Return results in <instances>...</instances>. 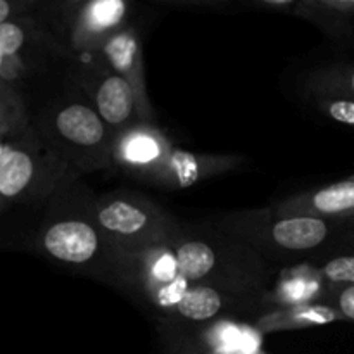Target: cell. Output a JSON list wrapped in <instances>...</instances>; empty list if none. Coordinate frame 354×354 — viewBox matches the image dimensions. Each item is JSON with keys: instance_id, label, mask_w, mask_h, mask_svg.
<instances>
[{"instance_id": "3", "label": "cell", "mask_w": 354, "mask_h": 354, "mask_svg": "<svg viewBox=\"0 0 354 354\" xmlns=\"http://www.w3.org/2000/svg\"><path fill=\"white\" fill-rule=\"evenodd\" d=\"M328 227L320 218L301 216L282 220L273 227V239L279 245L292 251H306L327 239Z\"/></svg>"}, {"instance_id": "13", "label": "cell", "mask_w": 354, "mask_h": 354, "mask_svg": "<svg viewBox=\"0 0 354 354\" xmlns=\"http://www.w3.org/2000/svg\"><path fill=\"white\" fill-rule=\"evenodd\" d=\"M171 166L175 169V175L178 178V185L187 189L194 185L199 178V165L196 158L187 151H175L171 154Z\"/></svg>"}, {"instance_id": "6", "label": "cell", "mask_w": 354, "mask_h": 354, "mask_svg": "<svg viewBox=\"0 0 354 354\" xmlns=\"http://www.w3.org/2000/svg\"><path fill=\"white\" fill-rule=\"evenodd\" d=\"M216 263L213 249L204 242H187L176 251L178 272L187 280H199L213 270Z\"/></svg>"}, {"instance_id": "9", "label": "cell", "mask_w": 354, "mask_h": 354, "mask_svg": "<svg viewBox=\"0 0 354 354\" xmlns=\"http://www.w3.org/2000/svg\"><path fill=\"white\" fill-rule=\"evenodd\" d=\"M315 209L325 214H351L354 213V180L335 183L315 194Z\"/></svg>"}, {"instance_id": "19", "label": "cell", "mask_w": 354, "mask_h": 354, "mask_svg": "<svg viewBox=\"0 0 354 354\" xmlns=\"http://www.w3.org/2000/svg\"><path fill=\"white\" fill-rule=\"evenodd\" d=\"M9 14H10V6L6 2V0H0V24L6 23Z\"/></svg>"}, {"instance_id": "10", "label": "cell", "mask_w": 354, "mask_h": 354, "mask_svg": "<svg viewBox=\"0 0 354 354\" xmlns=\"http://www.w3.org/2000/svg\"><path fill=\"white\" fill-rule=\"evenodd\" d=\"M124 10L127 3L123 0H99L86 7L83 19L92 31H106L123 19Z\"/></svg>"}, {"instance_id": "15", "label": "cell", "mask_w": 354, "mask_h": 354, "mask_svg": "<svg viewBox=\"0 0 354 354\" xmlns=\"http://www.w3.org/2000/svg\"><path fill=\"white\" fill-rule=\"evenodd\" d=\"M187 290H189L187 289V279H183L182 275L176 277L173 282H169L168 286H165L159 290V304H162V306H173V304H176L178 306Z\"/></svg>"}, {"instance_id": "2", "label": "cell", "mask_w": 354, "mask_h": 354, "mask_svg": "<svg viewBox=\"0 0 354 354\" xmlns=\"http://www.w3.org/2000/svg\"><path fill=\"white\" fill-rule=\"evenodd\" d=\"M57 130L66 140L78 145H95L104 137V124L99 114L82 104H73L59 113Z\"/></svg>"}, {"instance_id": "14", "label": "cell", "mask_w": 354, "mask_h": 354, "mask_svg": "<svg viewBox=\"0 0 354 354\" xmlns=\"http://www.w3.org/2000/svg\"><path fill=\"white\" fill-rule=\"evenodd\" d=\"M24 33L17 24H0V55H12L23 47Z\"/></svg>"}, {"instance_id": "11", "label": "cell", "mask_w": 354, "mask_h": 354, "mask_svg": "<svg viewBox=\"0 0 354 354\" xmlns=\"http://www.w3.org/2000/svg\"><path fill=\"white\" fill-rule=\"evenodd\" d=\"M106 54L109 57L111 64L121 73H128L135 64V55H137V41L131 35L121 33L114 37L107 44Z\"/></svg>"}, {"instance_id": "7", "label": "cell", "mask_w": 354, "mask_h": 354, "mask_svg": "<svg viewBox=\"0 0 354 354\" xmlns=\"http://www.w3.org/2000/svg\"><path fill=\"white\" fill-rule=\"evenodd\" d=\"M99 221L104 228L116 234H137L147 225V216L142 209L131 206V204L118 201L111 203L104 209H100Z\"/></svg>"}, {"instance_id": "4", "label": "cell", "mask_w": 354, "mask_h": 354, "mask_svg": "<svg viewBox=\"0 0 354 354\" xmlns=\"http://www.w3.org/2000/svg\"><path fill=\"white\" fill-rule=\"evenodd\" d=\"M133 88L123 76H109L97 92V109L109 124H121L133 111Z\"/></svg>"}, {"instance_id": "1", "label": "cell", "mask_w": 354, "mask_h": 354, "mask_svg": "<svg viewBox=\"0 0 354 354\" xmlns=\"http://www.w3.org/2000/svg\"><path fill=\"white\" fill-rule=\"evenodd\" d=\"M44 245L54 258L68 263H85L95 254L99 239L83 221H61L47 230Z\"/></svg>"}, {"instance_id": "5", "label": "cell", "mask_w": 354, "mask_h": 354, "mask_svg": "<svg viewBox=\"0 0 354 354\" xmlns=\"http://www.w3.org/2000/svg\"><path fill=\"white\" fill-rule=\"evenodd\" d=\"M33 176V161L26 152L9 151L0 159V194L17 196L26 189Z\"/></svg>"}, {"instance_id": "17", "label": "cell", "mask_w": 354, "mask_h": 354, "mask_svg": "<svg viewBox=\"0 0 354 354\" xmlns=\"http://www.w3.org/2000/svg\"><path fill=\"white\" fill-rule=\"evenodd\" d=\"M328 113L334 120L354 127V100H335L328 106Z\"/></svg>"}, {"instance_id": "18", "label": "cell", "mask_w": 354, "mask_h": 354, "mask_svg": "<svg viewBox=\"0 0 354 354\" xmlns=\"http://www.w3.org/2000/svg\"><path fill=\"white\" fill-rule=\"evenodd\" d=\"M337 306L349 320H354V286H346L337 296Z\"/></svg>"}, {"instance_id": "8", "label": "cell", "mask_w": 354, "mask_h": 354, "mask_svg": "<svg viewBox=\"0 0 354 354\" xmlns=\"http://www.w3.org/2000/svg\"><path fill=\"white\" fill-rule=\"evenodd\" d=\"M221 297L211 287H194L185 292L178 304L182 317L194 322H204L213 318L220 311Z\"/></svg>"}, {"instance_id": "16", "label": "cell", "mask_w": 354, "mask_h": 354, "mask_svg": "<svg viewBox=\"0 0 354 354\" xmlns=\"http://www.w3.org/2000/svg\"><path fill=\"white\" fill-rule=\"evenodd\" d=\"M176 270H178V265H176V258L173 259L169 254H162L158 261L154 263V268H152V273H154L156 279L159 282L169 283L176 279Z\"/></svg>"}, {"instance_id": "12", "label": "cell", "mask_w": 354, "mask_h": 354, "mask_svg": "<svg viewBox=\"0 0 354 354\" xmlns=\"http://www.w3.org/2000/svg\"><path fill=\"white\" fill-rule=\"evenodd\" d=\"M123 154L131 162H151L161 154L156 138L149 135H133L124 142Z\"/></svg>"}]
</instances>
